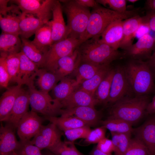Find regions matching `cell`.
Listing matches in <instances>:
<instances>
[{"label": "cell", "instance_id": "cell-1", "mask_svg": "<svg viewBox=\"0 0 155 155\" xmlns=\"http://www.w3.org/2000/svg\"><path fill=\"white\" fill-rule=\"evenodd\" d=\"M138 9L120 13L99 5L90 13L86 28L79 40L81 44L94 37L100 36L107 26L117 20H126L137 14Z\"/></svg>", "mask_w": 155, "mask_h": 155}, {"label": "cell", "instance_id": "cell-2", "mask_svg": "<svg viewBox=\"0 0 155 155\" xmlns=\"http://www.w3.org/2000/svg\"><path fill=\"white\" fill-rule=\"evenodd\" d=\"M100 36L83 42L78 48L81 62L96 65L110 64L125 56L124 53L113 49L102 41Z\"/></svg>", "mask_w": 155, "mask_h": 155}, {"label": "cell", "instance_id": "cell-3", "mask_svg": "<svg viewBox=\"0 0 155 155\" xmlns=\"http://www.w3.org/2000/svg\"><path fill=\"white\" fill-rule=\"evenodd\" d=\"M124 66L130 88L136 96L148 95L154 91L155 77L146 61L132 60Z\"/></svg>", "mask_w": 155, "mask_h": 155}, {"label": "cell", "instance_id": "cell-4", "mask_svg": "<svg viewBox=\"0 0 155 155\" xmlns=\"http://www.w3.org/2000/svg\"><path fill=\"white\" fill-rule=\"evenodd\" d=\"M150 102L148 95L126 96L114 104L109 117L122 119L132 125L146 114V109Z\"/></svg>", "mask_w": 155, "mask_h": 155}, {"label": "cell", "instance_id": "cell-5", "mask_svg": "<svg viewBox=\"0 0 155 155\" xmlns=\"http://www.w3.org/2000/svg\"><path fill=\"white\" fill-rule=\"evenodd\" d=\"M61 1L64 3L62 8L67 19L66 38L79 40L86 30L91 12L88 8L81 6L75 0Z\"/></svg>", "mask_w": 155, "mask_h": 155}, {"label": "cell", "instance_id": "cell-6", "mask_svg": "<svg viewBox=\"0 0 155 155\" xmlns=\"http://www.w3.org/2000/svg\"><path fill=\"white\" fill-rule=\"evenodd\" d=\"M28 88L31 111L41 113L45 118L61 115L63 107L60 102L52 98L48 93L37 90L34 86Z\"/></svg>", "mask_w": 155, "mask_h": 155}, {"label": "cell", "instance_id": "cell-7", "mask_svg": "<svg viewBox=\"0 0 155 155\" xmlns=\"http://www.w3.org/2000/svg\"><path fill=\"white\" fill-rule=\"evenodd\" d=\"M81 44L79 39L68 37L52 44L45 54L43 67L55 73L58 60L72 54Z\"/></svg>", "mask_w": 155, "mask_h": 155}, {"label": "cell", "instance_id": "cell-8", "mask_svg": "<svg viewBox=\"0 0 155 155\" xmlns=\"http://www.w3.org/2000/svg\"><path fill=\"white\" fill-rule=\"evenodd\" d=\"M9 0H0V26L2 32L19 36V23L22 14L16 5L7 6Z\"/></svg>", "mask_w": 155, "mask_h": 155}, {"label": "cell", "instance_id": "cell-9", "mask_svg": "<svg viewBox=\"0 0 155 155\" xmlns=\"http://www.w3.org/2000/svg\"><path fill=\"white\" fill-rule=\"evenodd\" d=\"M56 0H16L13 1L22 13L33 15L47 22L52 16V10Z\"/></svg>", "mask_w": 155, "mask_h": 155}, {"label": "cell", "instance_id": "cell-10", "mask_svg": "<svg viewBox=\"0 0 155 155\" xmlns=\"http://www.w3.org/2000/svg\"><path fill=\"white\" fill-rule=\"evenodd\" d=\"M43 121V119L37 113L31 111L27 112L20 120L17 128L20 142L24 143L30 141L39 131Z\"/></svg>", "mask_w": 155, "mask_h": 155}, {"label": "cell", "instance_id": "cell-11", "mask_svg": "<svg viewBox=\"0 0 155 155\" xmlns=\"http://www.w3.org/2000/svg\"><path fill=\"white\" fill-rule=\"evenodd\" d=\"M61 131L54 123H51L46 125H42L38 132L29 141L41 150H49L61 140Z\"/></svg>", "mask_w": 155, "mask_h": 155}, {"label": "cell", "instance_id": "cell-12", "mask_svg": "<svg viewBox=\"0 0 155 155\" xmlns=\"http://www.w3.org/2000/svg\"><path fill=\"white\" fill-rule=\"evenodd\" d=\"M155 46V37L147 33L140 36L124 53L125 56L132 60L144 61L150 58Z\"/></svg>", "mask_w": 155, "mask_h": 155}, {"label": "cell", "instance_id": "cell-13", "mask_svg": "<svg viewBox=\"0 0 155 155\" xmlns=\"http://www.w3.org/2000/svg\"><path fill=\"white\" fill-rule=\"evenodd\" d=\"M131 91H132L125 73L124 66H119L115 69L107 103L114 104L127 96Z\"/></svg>", "mask_w": 155, "mask_h": 155}, {"label": "cell", "instance_id": "cell-14", "mask_svg": "<svg viewBox=\"0 0 155 155\" xmlns=\"http://www.w3.org/2000/svg\"><path fill=\"white\" fill-rule=\"evenodd\" d=\"M139 127L133 128L132 133L146 147L149 155H155V114Z\"/></svg>", "mask_w": 155, "mask_h": 155}, {"label": "cell", "instance_id": "cell-15", "mask_svg": "<svg viewBox=\"0 0 155 155\" xmlns=\"http://www.w3.org/2000/svg\"><path fill=\"white\" fill-rule=\"evenodd\" d=\"M20 65L16 82L18 84H26L28 88L34 86L39 67L21 51L19 52Z\"/></svg>", "mask_w": 155, "mask_h": 155}, {"label": "cell", "instance_id": "cell-16", "mask_svg": "<svg viewBox=\"0 0 155 155\" xmlns=\"http://www.w3.org/2000/svg\"><path fill=\"white\" fill-rule=\"evenodd\" d=\"M61 115L76 117L90 127L97 125L100 119V113L94 107L90 106H80L63 109Z\"/></svg>", "mask_w": 155, "mask_h": 155}, {"label": "cell", "instance_id": "cell-17", "mask_svg": "<svg viewBox=\"0 0 155 155\" xmlns=\"http://www.w3.org/2000/svg\"><path fill=\"white\" fill-rule=\"evenodd\" d=\"M144 24V16L141 17L138 15L123 21V37L119 48L125 51L131 46L137 31Z\"/></svg>", "mask_w": 155, "mask_h": 155}, {"label": "cell", "instance_id": "cell-18", "mask_svg": "<svg viewBox=\"0 0 155 155\" xmlns=\"http://www.w3.org/2000/svg\"><path fill=\"white\" fill-rule=\"evenodd\" d=\"M29 104V92L23 89L16 100L12 110L5 122L15 129L17 128L20 119L28 112Z\"/></svg>", "mask_w": 155, "mask_h": 155}, {"label": "cell", "instance_id": "cell-19", "mask_svg": "<svg viewBox=\"0 0 155 155\" xmlns=\"http://www.w3.org/2000/svg\"><path fill=\"white\" fill-rule=\"evenodd\" d=\"M62 7L60 1H55L52 10L51 20L52 44L66 38L67 27L63 18Z\"/></svg>", "mask_w": 155, "mask_h": 155}, {"label": "cell", "instance_id": "cell-20", "mask_svg": "<svg viewBox=\"0 0 155 155\" xmlns=\"http://www.w3.org/2000/svg\"><path fill=\"white\" fill-rule=\"evenodd\" d=\"M61 103L64 109L80 106L94 107L98 103L94 96L78 88Z\"/></svg>", "mask_w": 155, "mask_h": 155}, {"label": "cell", "instance_id": "cell-21", "mask_svg": "<svg viewBox=\"0 0 155 155\" xmlns=\"http://www.w3.org/2000/svg\"><path fill=\"white\" fill-rule=\"evenodd\" d=\"M11 125H2L0 128V154L4 155L11 153L17 150L21 145L17 140L14 130Z\"/></svg>", "mask_w": 155, "mask_h": 155}, {"label": "cell", "instance_id": "cell-22", "mask_svg": "<svg viewBox=\"0 0 155 155\" xmlns=\"http://www.w3.org/2000/svg\"><path fill=\"white\" fill-rule=\"evenodd\" d=\"M123 22L117 20L113 22L101 35V40L116 50L119 48L123 38Z\"/></svg>", "mask_w": 155, "mask_h": 155}, {"label": "cell", "instance_id": "cell-23", "mask_svg": "<svg viewBox=\"0 0 155 155\" xmlns=\"http://www.w3.org/2000/svg\"><path fill=\"white\" fill-rule=\"evenodd\" d=\"M81 62L78 48L72 54L60 59L58 61L55 73L59 80L76 70Z\"/></svg>", "mask_w": 155, "mask_h": 155}, {"label": "cell", "instance_id": "cell-24", "mask_svg": "<svg viewBox=\"0 0 155 155\" xmlns=\"http://www.w3.org/2000/svg\"><path fill=\"white\" fill-rule=\"evenodd\" d=\"M21 85L8 88L1 96L0 100V120L5 122L11 112L18 95L23 89Z\"/></svg>", "mask_w": 155, "mask_h": 155}, {"label": "cell", "instance_id": "cell-25", "mask_svg": "<svg viewBox=\"0 0 155 155\" xmlns=\"http://www.w3.org/2000/svg\"><path fill=\"white\" fill-rule=\"evenodd\" d=\"M46 22L33 15L22 13L19 25V36L28 39Z\"/></svg>", "mask_w": 155, "mask_h": 155}, {"label": "cell", "instance_id": "cell-26", "mask_svg": "<svg viewBox=\"0 0 155 155\" xmlns=\"http://www.w3.org/2000/svg\"><path fill=\"white\" fill-rule=\"evenodd\" d=\"M34 38L32 41L38 49L45 54L52 44L51 21L45 23L35 34Z\"/></svg>", "mask_w": 155, "mask_h": 155}, {"label": "cell", "instance_id": "cell-27", "mask_svg": "<svg viewBox=\"0 0 155 155\" xmlns=\"http://www.w3.org/2000/svg\"><path fill=\"white\" fill-rule=\"evenodd\" d=\"M22 42L19 35L2 32L0 36V53L8 55L18 53L21 50Z\"/></svg>", "mask_w": 155, "mask_h": 155}, {"label": "cell", "instance_id": "cell-28", "mask_svg": "<svg viewBox=\"0 0 155 155\" xmlns=\"http://www.w3.org/2000/svg\"><path fill=\"white\" fill-rule=\"evenodd\" d=\"M21 40V51L39 67H43L46 54L36 47L32 41L22 38Z\"/></svg>", "mask_w": 155, "mask_h": 155}, {"label": "cell", "instance_id": "cell-29", "mask_svg": "<svg viewBox=\"0 0 155 155\" xmlns=\"http://www.w3.org/2000/svg\"><path fill=\"white\" fill-rule=\"evenodd\" d=\"M79 86L75 80L66 77L62 79L53 89L54 98L61 102L68 97Z\"/></svg>", "mask_w": 155, "mask_h": 155}, {"label": "cell", "instance_id": "cell-30", "mask_svg": "<svg viewBox=\"0 0 155 155\" xmlns=\"http://www.w3.org/2000/svg\"><path fill=\"white\" fill-rule=\"evenodd\" d=\"M111 69L110 64L104 65L93 77L83 82L78 88L95 97V94L98 87Z\"/></svg>", "mask_w": 155, "mask_h": 155}, {"label": "cell", "instance_id": "cell-31", "mask_svg": "<svg viewBox=\"0 0 155 155\" xmlns=\"http://www.w3.org/2000/svg\"><path fill=\"white\" fill-rule=\"evenodd\" d=\"M37 76L36 83L40 91L46 93L53 90L59 81L55 73L44 68L39 69Z\"/></svg>", "mask_w": 155, "mask_h": 155}, {"label": "cell", "instance_id": "cell-32", "mask_svg": "<svg viewBox=\"0 0 155 155\" xmlns=\"http://www.w3.org/2000/svg\"><path fill=\"white\" fill-rule=\"evenodd\" d=\"M46 119L55 124L61 131H63L72 129L87 126L83 121L73 116H61L46 117Z\"/></svg>", "mask_w": 155, "mask_h": 155}, {"label": "cell", "instance_id": "cell-33", "mask_svg": "<svg viewBox=\"0 0 155 155\" xmlns=\"http://www.w3.org/2000/svg\"><path fill=\"white\" fill-rule=\"evenodd\" d=\"M115 73V69L111 68L98 87L94 96L98 103H107Z\"/></svg>", "mask_w": 155, "mask_h": 155}, {"label": "cell", "instance_id": "cell-34", "mask_svg": "<svg viewBox=\"0 0 155 155\" xmlns=\"http://www.w3.org/2000/svg\"><path fill=\"white\" fill-rule=\"evenodd\" d=\"M102 127L110 132L117 133H132L133 128L130 123L119 119L108 117L101 122Z\"/></svg>", "mask_w": 155, "mask_h": 155}, {"label": "cell", "instance_id": "cell-35", "mask_svg": "<svg viewBox=\"0 0 155 155\" xmlns=\"http://www.w3.org/2000/svg\"><path fill=\"white\" fill-rule=\"evenodd\" d=\"M105 65L82 63L76 69L75 80L79 86L84 81L93 77Z\"/></svg>", "mask_w": 155, "mask_h": 155}, {"label": "cell", "instance_id": "cell-36", "mask_svg": "<svg viewBox=\"0 0 155 155\" xmlns=\"http://www.w3.org/2000/svg\"><path fill=\"white\" fill-rule=\"evenodd\" d=\"M111 133L115 155H125L131 139V133Z\"/></svg>", "mask_w": 155, "mask_h": 155}, {"label": "cell", "instance_id": "cell-37", "mask_svg": "<svg viewBox=\"0 0 155 155\" xmlns=\"http://www.w3.org/2000/svg\"><path fill=\"white\" fill-rule=\"evenodd\" d=\"M56 155H84L72 142L62 141L49 150Z\"/></svg>", "mask_w": 155, "mask_h": 155}, {"label": "cell", "instance_id": "cell-38", "mask_svg": "<svg viewBox=\"0 0 155 155\" xmlns=\"http://www.w3.org/2000/svg\"><path fill=\"white\" fill-rule=\"evenodd\" d=\"M7 65L10 78V82H16L20 65L19 53L8 55Z\"/></svg>", "mask_w": 155, "mask_h": 155}, {"label": "cell", "instance_id": "cell-39", "mask_svg": "<svg viewBox=\"0 0 155 155\" xmlns=\"http://www.w3.org/2000/svg\"><path fill=\"white\" fill-rule=\"evenodd\" d=\"M125 155H149L143 143L135 137L131 138Z\"/></svg>", "mask_w": 155, "mask_h": 155}, {"label": "cell", "instance_id": "cell-40", "mask_svg": "<svg viewBox=\"0 0 155 155\" xmlns=\"http://www.w3.org/2000/svg\"><path fill=\"white\" fill-rule=\"evenodd\" d=\"M91 129L90 127L85 126L64 131L68 141L72 142L80 138L85 139Z\"/></svg>", "mask_w": 155, "mask_h": 155}, {"label": "cell", "instance_id": "cell-41", "mask_svg": "<svg viewBox=\"0 0 155 155\" xmlns=\"http://www.w3.org/2000/svg\"><path fill=\"white\" fill-rule=\"evenodd\" d=\"M8 55L0 53V85L1 87H7L10 78L8 71L7 65Z\"/></svg>", "mask_w": 155, "mask_h": 155}, {"label": "cell", "instance_id": "cell-42", "mask_svg": "<svg viewBox=\"0 0 155 155\" xmlns=\"http://www.w3.org/2000/svg\"><path fill=\"white\" fill-rule=\"evenodd\" d=\"M96 1L105 7L119 12L124 13L127 11L126 7L127 0H98Z\"/></svg>", "mask_w": 155, "mask_h": 155}, {"label": "cell", "instance_id": "cell-43", "mask_svg": "<svg viewBox=\"0 0 155 155\" xmlns=\"http://www.w3.org/2000/svg\"><path fill=\"white\" fill-rule=\"evenodd\" d=\"M106 130L102 126L91 130L85 139V142L89 144L98 143L105 137Z\"/></svg>", "mask_w": 155, "mask_h": 155}, {"label": "cell", "instance_id": "cell-44", "mask_svg": "<svg viewBox=\"0 0 155 155\" xmlns=\"http://www.w3.org/2000/svg\"><path fill=\"white\" fill-rule=\"evenodd\" d=\"M15 152L18 155H43L41 150L36 146L31 144L29 142L21 143L20 147Z\"/></svg>", "mask_w": 155, "mask_h": 155}, {"label": "cell", "instance_id": "cell-45", "mask_svg": "<svg viewBox=\"0 0 155 155\" xmlns=\"http://www.w3.org/2000/svg\"><path fill=\"white\" fill-rule=\"evenodd\" d=\"M96 147L101 151L111 154L114 151V146L111 140L105 137L98 143Z\"/></svg>", "mask_w": 155, "mask_h": 155}, {"label": "cell", "instance_id": "cell-46", "mask_svg": "<svg viewBox=\"0 0 155 155\" xmlns=\"http://www.w3.org/2000/svg\"><path fill=\"white\" fill-rule=\"evenodd\" d=\"M144 18V24L155 32V11H148Z\"/></svg>", "mask_w": 155, "mask_h": 155}, {"label": "cell", "instance_id": "cell-47", "mask_svg": "<svg viewBox=\"0 0 155 155\" xmlns=\"http://www.w3.org/2000/svg\"><path fill=\"white\" fill-rule=\"evenodd\" d=\"M76 3L83 7L94 8L99 5L96 0H75Z\"/></svg>", "mask_w": 155, "mask_h": 155}, {"label": "cell", "instance_id": "cell-48", "mask_svg": "<svg viewBox=\"0 0 155 155\" xmlns=\"http://www.w3.org/2000/svg\"><path fill=\"white\" fill-rule=\"evenodd\" d=\"M146 61L155 78V46L150 57Z\"/></svg>", "mask_w": 155, "mask_h": 155}, {"label": "cell", "instance_id": "cell-49", "mask_svg": "<svg viewBox=\"0 0 155 155\" xmlns=\"http://www.w3.org/2000/svg\"><path fill=\"white\" fill-rule=\"evenodd\" d=\"M146 114L151 115L155 114V95L151 102L148 105L146 110Z\"/></svg>", "mask_w": 155, "mask_h": 155}, {"label": "cell", "instance_id": "cell-50", "mask_svg": "<svg viewBox=\"0 0 155 155\" xmlns=\"http://www.w3.org/2000/svg\"><path fill=\"white\" fill-rule=\"evenodd\" d=\"M148 11H155V0H148L146 3Z\"/></svg>", "mask_w": 155, "mask_h": 155}, {"label": "cell", "instance_id": "cell-51", "mask_svg": "<svg viewBox=\"0 0 155 155\" xmlns=\"http://www.w3.org/2000/svg\"><path fill=\"white\" fill-rule=\"evenodd\" d=\"M90 154V155H112L111 154L107 153L101 151L96 147L91 151Z\"/></svg>", "mask_w": 155, "mask_h": 155}, {"label": "cell", "instance_id": "cell-52", "mask_svg": "<svg viewBox=\"0 0 155 155\" xmlns=\"http://www.w3.org/2000/svg\"><path fill=\"white\" fill-rule=\"evenodd\" d=\"M48 150V152H46L44 153V154H42L43 155H56L55 154L51 152L49 150Z\"/></svg>", "mask_w": 155, "mask_h": 155}, {"label": "cell", "instance_id": "cell-53", "mask_svg": "<svg viewBox=\"0 0 155 155\" xmlns=\"http://www.w3.org/2000/svg\"><path fill=\"white\" fill-rule=\"evenodd\" d=\"M138 0H127V1H128L129 2L131 3H134L136 2Z\"/></svg>", "mask_w": 155, "mask_h": 155}, {"label": "cell", "instance_id": "cell-54", "mask_svg": "<svg viewBox=\"0 0 155 155\" xmlns=\"http://www.w3.org/2000/svg\"><path fill=\"white\" fill-rule=\"evenodd\" d=\"M4 155H15V154L14 153V152L11 153Z\"/></svg>", "mask_w": 155, "mask_h": 155}, {"label": "cell", "instance_id": "cell-55", "mask_svg": "<svg viewBox=\"0 0 155 155\" xmlns=\"http://www.w3.org/2000/svg\"><path fill=\"white\" fill-rule=\"evenodd\" d=\"M14 153H15V155H18L15 152H14Z\"/></svg>", "mask_w": 155, "mask_h": 155}]
</instances>
